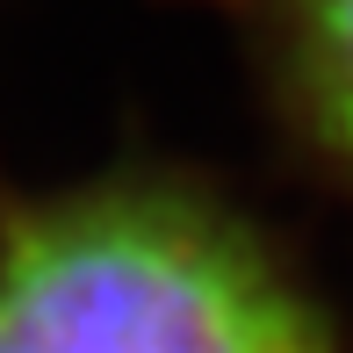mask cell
Wrapping results in <instances>:
<instances>
[{
  "label": "cell",
  "instance_id": "cell-2",
  "mask_svg": "<svg viewBox=\"0 0 353 353\" xmlns=\"http://www.w3.org/2000/svg\"><path fill=\"white\" fill-rule=\"evenodd\" d=\"M267 22L303 116L339 159H353V0H267Z\"/></svg>",
  "mask_w": 353,
  "mask_h": 353
},
{
  "label": "cell",
  "instance_id": "cell-1",
  "mask_svg": "<svg viewBox=\"0 0 353 353\" xmlns=\"http://www.w3.org/2000/svg\"><path fill=\"white\" fill-rule=\"evenodd\" d=\"M0 353H332V339L216 202L108 181L0 238Z\"/></svg>",
  "mask_w": 353,
  "mask_h": 353
}]
</instances>
